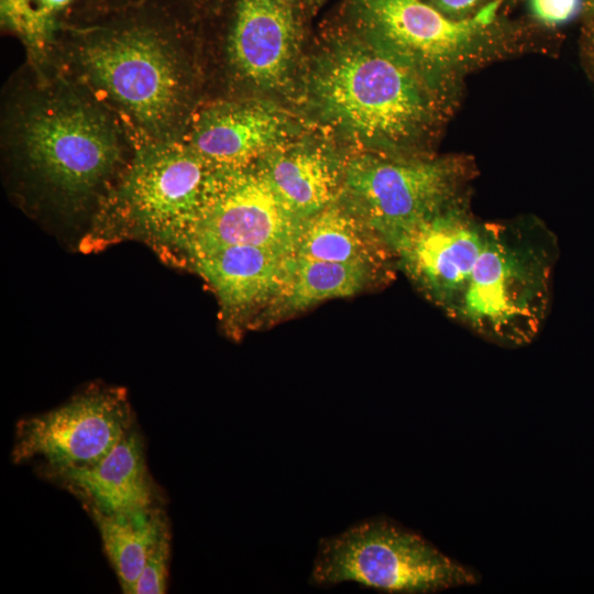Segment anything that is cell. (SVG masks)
Returning <instances> with one entry per match:
<instances>
[{
	"label": "cell",
	"mask_w": 594,
	"mask_h": 594,
	"mask_svg": "<svg viewBox=\"0 0 594 594\" xmlns=\"http://www.w3.org/2000/svg\"><path fill=\"white\" fill-rule=\"evenodd\" d=\"M87 513L99 531L103 551L122 593L133 594L151 549L162 532L169 527L163 506L131 513L103 514L97 510Z\"/></svg>",
	"instance_id": "18"
},
{
	"label": "cell",
	"mask_w": 594,
	"mask_h": 594,
	"mask_svg": "<svg viewBox=\"0 0 594 594\" xmlns=\"http://www.w3.org/2000/svg\"><path fill=\"white\" fill-rule=\"evenodd\" d=\"M11 139L29 170L66 199L92 194L121 158L118 131L99 106L66 87L20 108Z\"/></svg>",
	"instance_id": "2"
},
{
	"label": "cell",
	"mask_w": 594,
	"mask_h": 594,
	"mask_svg": "<svg viewBox=\"0 0 594 594\" xmlns=\"http://www.w3.org/2000/svg\"><path fill=\"white\" fill-rule=\"evenodd\" d=\"M72 0H37L40 4L38 11L48 19V16L66 7Z\"/></svg>",
	"instance_id": "24"
},
{
	"label": "cell",
	"mask_w": 594,
	"mask_h": 594,
	"mask_svg": "<svg viewBox=\"0 0 594 594\" xmlns=\"http://www.w3.org/2000/svg\"><path fill=\"white\" fill-rule=\"evenodd\" d=\"M4 21L36 51L46 43L48 19L31 6V0H0Z\"/></svg>",
	"instance_id": "20"
},
{
	"label": "cell",
	"mask_w": 594,
	"mask_h": 594,
	"mask_svg": "<svg viewBox=\"0 0 594 594\" xmlns=\"http://www.w3.org/2000/svg\"><path fill=\"white\" fill-rule=\"evenodd\" d=\"M41 476L74 495L87 512L131 513L160 507L163 502L136 426L100 460Z\"/></svg>",
	"instance_id": "12"
},
{
	"label": "cell",
	"mask_w": 594,
	"mask_h": 594,
	"mask_svg": "<svg viewBox=\"0 0 594 594\" xmlns=\"http://www.w3.org/2000/svg\"><path fill=\"white\" fill-rule=\"evenodd\" d=\"M316 88L330 117L384 145L410 141L435 111L417 68L386 46L340 50L320 70Z\"/></svg>",
	"instance_id": "3"
},
{
	"label": "cell",
	"mask_w": 594,
	"mask_h": 594,
	"mask_svg": "<svg viewBox=\"0 0 594 594\" xmlns=\"http://www.w3.org/2000/svg\"><path fill=\"white\" fill-rule=\"evenodd\" d=\"M223 172L190 145L158 141L136 155L117 195L119 213L138 233L180 244L206 210Z\"/></svg>",
	"instance_id": "6"
},
{
	"label": "cell",
	"mask_w": 594,
	"mask_h": 594,
	"mask_svg": "<svg viewBox=\"0 0 594 594\" xmlns=\"http://www.w3.org/2000/svg\"><path fill=\"white\" fill-rule=\"evenodd\" d=\"M584 8L588 14L594 15V0H587Z\"/></svg>",
	"instance_id": "25"
},
{
	"label": "cell",
	"mask_w": 594,
	"mask_h": 594,
	"mask_svg": "<svg viewBox=\"0 0 594 594\" xmlns=\"http://www.w3.org/2000/svg\"><path fill=\"white\" fill-rule=\"evenodd\" d=\"M581 0H530L534 15L548 25H559L576 15Z\"/></svg>",
	"instance_id": "22"
},
{
	"label": "cell",
	"mask_w": 594,
	"mask_h": 594,
	"mask_svg": "<svg viewBox=\"0 0 594 594\" xmlns=\"http://www.w3.org/2000/svg\"><path fill=\"white\" fill-rule=\"evenodd\" d=\"M295 36L286 0H241L229 40L231 61L249 80L275 86L287 72Z\"/></svg>",
	"instance_id": "14"
},
{
	"label": "cell",
	"mask_w": 594,
	"mask_h": 594,
	"mask_svg": "<svg viewBox=\"0 0 594 594\" xmlns=\"http://www.w3.org/2000/svg\"><path fill=\"white\" fill-rule=\"evenodd\" d=\"M590 53H591L592 59L594 61V35L592 36V40H591Z\"/></svg>",
	"instance_id": "26"
},
{
	"label": "cell",
	"mask_w": 594,
	"mask_h": 594,
	"mask_svg": "<svg viewBox=\"0 0 594 594\" xmlns=\"http://www.w3.org/2000/svg\"><path fill=\"white\" fill-rule=\"evenodd\" d=\"M170 526L167 527L151 549L133 594H163L167 590L172 553Z\"/></svg>",
	"instance_id": "21"
},
{
	"label": "cell",
	"mask_w": 594,
	"mask_h": 594,
	"mask_svg": "<svg viewBox=\"0 0 594 594\" xmlns=\"http://www.w3.org/2000/svg\"><path fill=\"white\" fill-rule=\"evenodd\" d=\"M305 221L284 205L261 167L224 170L206 210L180 245L189 256L226 245L296 254Z\"/></svg>",
	"instance_id": "10"
},
{
	"label": "cell",
	"mask_w": 594,
	"mask_h": 594,
	"mask_svg": "<svg viewBox=\"0 0 594 594\" xmlns=\"http://www.w3.org/2000/svg\"><path fill=\"white\" fill-rule=\"evenodd\" d=\"M136 426L127 391L90 386L15 425L11 461L36 462L38 475L94 463Z\"/></svg>",
	"instance_id": "8"
},
{
	"label": "cell",
	"mask_w": 594,
	"mask_h": 594,
	"mask_svg": "<svg viewBox=\"0 0 594 594\" xmlns=\"http://www.w3.org/2000/svg\"><path fill=\"white\" fill-rule=\"evenodd\" d=\"M471 175L470 164L458 157L365 155L348 164L342 190L345 205L385 239L464 195Z\"/></svg>",
	"instance_id": "7"
},
{
	"label": "cell",
	"mask_w": 594,
	"mask_h": 594,
	"mask_svg": "<svg viewBox=\"0 0 594 594\" xmlns=\"http://www.w3.org/2000/svg\"><path fill=\"white\" fill-rule=\"evenodd\" d=\"M284 129L282 118L262 106H226L198 120L189 145L216 168L235 170L270 153Z\"/></svg>",
	"instance_id": "15"
},
{
	"label": "cell",
	"mask_w": 594,
	"mask_h": 594,
	"mask_svg": "<svg viewBox=\"0 0 594 594\" xmlns=\"http://www.w3.org/2000/svg\"><path fill=\"white\" fill-rule=\"evenodd\" d=\"M485 223L465 196L385 238L398 268L448 317L454 315L484 242Z\"/></svg>",
	"instance_id": "9"
},
{
	"label": "cell",
	"mask_w": 594,
	"mask_h": 594,
	"mask_svg": "<svg viewBox=\"0 0 594 594\" xmlns=\"http://www.w3.org/2000/svg\"><path fill=\"white\" fill-rule=\"evenodd\" d=\"M86 79L158 141L169 140L187 98V69L170 38L148 28L96 35L77 50Z\"/></svg>",
	"instance_id": "4"
},
{
	"label": "cell",
	"mask_w": 594,
	"mask_h": 594,
	"mask_svg": "<svg viewBox=\"0 0 594 594\" xmlns=\"http://www.w3.org/2000/svg\"><path fill=\"white\" fill-rule=\"evenodd\" d=\"M558 255L554 233L536 219L486 222L452 319L501 346L529 344L548 315Z\"/></svg>",
	"instance_id": "1"
},
{
	"label": "cell",
	"mask_w": 594,
	"mask_h": 594,
	"mask_svg": "<svg viewBox=\"0 0 594 594\" xmlns=\"http://www.w3.org/2000/svg\"><path fill=\"white\" fill-rule=\"evenodd\" d=\"M378 280L384 279L360 265L296 256L289 284L280 300L292 311L305 310L329 299L353 296Z\"/></svg>",
	"instance_id": "19"
},
{
	"label": "cell",
	"mask_w": 594,
	"mask_h": 594,
	"mask_svg": "<svg viewBox=\"0 0 594 594\" xmlns=\"http://www.w3.org/2000/svg\"><path fill=\"white\" fill-rule=\"evenodd\" d=\"M260 167L279 199L301 220L333 202L339 191L338 166L319 150L275 151Z\"/></svg>",
	"instance_id": "17"
},
{
	"label": "cell",
	"mask_w": 594,
	"mask_h": 594,
	"mask_svg": "<svg viewBox=\"0 0 594 594\" xmlns=\"http://www.w3.org/2000/svg\"><path fill=\"white\" fill-rule=\"evenodd\" d=\"M435 7L450 16H461L470 12L481 0H432Z\"/></svg>",
	"instance_id": "23"
},
{
	"label": "cell",
	"mask_w": 594,
	"mask_h": 594,
	"mask_svg": "<svg viewBox=\"0 0 594 594\" xmlns=\"http://www.w3.org/2000/svg\"><path fill=\"white\" fill-rule=\"evenodd\" d=\"M501 3L458 20L421 0H372L371 11L384 46L415 67L446 69L471 53Z\"/></svg>",
	"instance_id": "11"
},
{
	"label": "cell",
	"mask_w": 594,
	"mask_h": 594,
	"mask_svg": "<svg viewBox=\"0 0 594 594\" xmlns=\"http://www.w3.org/2000/svg\"><path fill=\"white\" fill-rule=\"evenodd\" d=\"M310 581L356 582L389 593L424 594L471 586L480 578L420 535L372 519L320 541Z\"/></svg>",
	"instance_id": "5"
},
{
	"label": "cell",
	"mask_w": 594,
	"mask_h": 594,
	"mask_svg": "<svg viewBox=\"0 0 594 594\" xmlns=\"http://www.w3.org/2000/svg\"><path fill=\"white\" fill-rule=\"evenodd\" d=\"M226 311L242 314L280 300L296 254L255 245H226L190 256Z\"/></svg>",
	"instance_id": "13"
},
{
	"label": "cell",
	"mask_w": 594,
	"mask_h": 594,
	"mask_svg": "<svg viewBox=\"0 0 594 594\" xmlns=\"http://www.w3.org/2000/svg\"><path fill=\"white\" fill-rule=\"evenodd\" d=\"M296 256L360 265L384 280L398 267L386 241L345 204L336 201L305 221Z\"/></svg>",
	"instance_id": "16"
}]
</instances>
